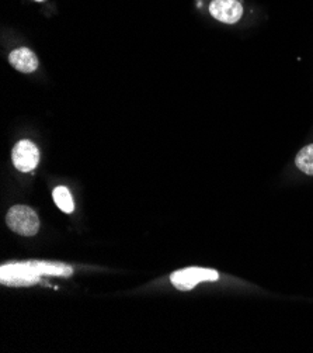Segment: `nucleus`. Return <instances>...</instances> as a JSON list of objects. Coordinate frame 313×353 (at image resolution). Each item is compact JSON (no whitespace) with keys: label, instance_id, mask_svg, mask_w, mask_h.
Wrapping results in <instances>:
<instances>
[{"label":"nucleus","instance_id":"7","mask_svg":"<svg viewBox=\"0 0 313 353\" xmlns=\"http://www.w3.org/2000/svg\"><path fill=\"white\" fill-rule=\"evenodd\" d=\"M52 196H54V201L63 211V213L66 214L74 213L75 203L71 193H69V190L65 186H58L56 189H54Z\"/></svg>","mask_w":313,"mask_h":353},{"label":"nucleus","instance_id":"4","mask_svg":"<svg viewBox=\"0 0 313 353\" xmlns=\"http://www.w3.org/2000/svg\"><path fill=\"white\" fill-rule=\"evenodd\" d=\"M13 165L20 172H31L37 168L40 162V151L37 145L28 139L17 143L12 154Z\"/></svg>","mask_w":313,"mask_h":353},{"label":"nucleus","instance_id":"5","mask_svg":"<svg viewBox=\"0 0 313 353\" xmlns=\"http://www.w3.org/2000/svg\"><path fill=\"white\" fill-rule=\"evenodd\" d=\"M210 12L214 19L226 24H235L243 14V6L237 0H213Z\"/></svg>","mask_w":313,"mask_h":353},{"label":"nucleus","instance_id":"8","mask_svg":"<svg viewBox=\"0 0 313 353\" xmlns=\"http://www.w3.org/2000/svg\"><path fill=\"white\" fill-rule=\"evenodd\" d=\"M295 163L299 170H302L306 174L313 176V144L302 148L298 152V155L295 158Z\"/></svg>","mask_w":313,"mask_h":353},{"label":"nucleus","instance_id":"6","mask_svg":"<svg viewBox=\"0 0 313 353\" xmlns=\"http://www.w3.org/2000/svg\"><path fill=\"white\" fill-rule=\"evenodd\" d=\"M9 62L23 74H31L39 68V58L30 48H17L10 52Z\"/></svg>","mask_w":313,"mask_h":353},{"label":"nucleus","instance_id":"3","mask_svg":"<svg viewBox=\"0 0 313 353\" xmlns=\"http://www.w3.org/2000/svg\"><path fill=\"white\" fill-rule=\"evenodd\" d=\"M219 274L214 269H205V268H187L182 270L173 272L170 276L171 285L179 290L188 292L194 289L201 281H215L218 280Z\"/></svg>","mask_w":313,"mask_h":353},{"label":"nucleus","instance_id":"9","mask_svg":"<svg viewBox=\"0 0 313 353\" xmlns=\"http://www.w3.org/2000/svg\"><path fill=\"white\" fill-rule=\"evenodd\" d=\"M37 2H41V0H37Z\"/></svg>","mask_w":313,"mask_h":353},{"label":"nucleus","instance_id":"2","mask_svg":"<svg viewBox=\"0 0 313 353\" xmlns=\"http://www.w3.org/2000/svg\"><path fill=\"white\" fill-rule=\"evenodd\" d=\"M6 223L9 228L21 236H34L40 230V219L28 205H14L8 211Z\"/></svg>","mask_w":313,"mask_h":353},{"label":"nucleus","instance_id":"1","mask_svg":"<svg viewBox=\"0 0 313 353\" xmlns=\"http://www.w3.org/2000/svg\"><path fill=\"white\" fill-rule=\"evenodd\" d=\"M74 269L63 263L51 262H24L9 263L0 268V281L5 286H31L40 281L41 276H72Z\"/></svg>","mask_w":313,"mask_h":353}]
</instances>
